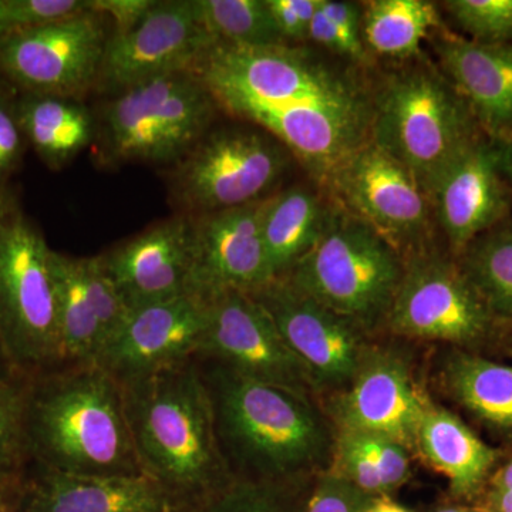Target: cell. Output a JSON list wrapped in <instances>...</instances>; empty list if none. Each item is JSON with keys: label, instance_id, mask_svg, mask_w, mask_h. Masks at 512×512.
I'll return each instance as SVG.
<instances>
[{"label": "cell", "instance_id": "d590c367", "mask_svg": "<svg viewBox=\"0 0 512 512\" xmlns=\"http://www.w3.org/2000/svg\"><path fill=\"white\" fill-rule=\"evenodd\" d=\"M13 30L37 28L92 12L90 0H6Z\"/></svg>", "mask_w": 512, "mask_h": 512}, {"label": "cell", "instance_id": "7a4b0ae2", "mask_svg": "<svg viewBox=\"0 0 512 512\" xmlns=\"http://www.w3.org/2000/svg\"><path fill=\"white\" fill-rule=\"evenodd\" d=\"M215 433L234 480L299 481L332 463L336 430L313 397L198 360Z\"/></svg>", "mask_w": 512, "mask_h": 512}, {"label": "cell", "instance_id": "816d5d0a", "mask_svg": "<svg viewBox=\"0 0 512 512\" xmlns=\"http://www.w3.org/2000/svg\"><path fill=\"white\" fill-rule=\"evenodd\" d=\"M173 512H183V511H173Z\"/></svg>", "mask_w": 512, "mask_h": 512}, {"label": "cell", "instance_id": "f546056e", "mask_svg": "<svg viewBox=\"0 0 512 512\" xmlns=\"http://www.w3.org/2000/svg\"><path fill=\"white\" fill-rule=\"evenodd\" d=\"M456 261L495 319L512 328V220L474 239Z\"/></svg>", "mask_w": 512, "mask_h": 512}, {"label": "cell", "instance_id": "7dc6e473", "mask_svg": "<svg viewBox=\"0 0 512 512\" xmlns=\"http://www.w3.org/2000/svg\"><path fill=\"white\" fill-rule=\"evenodd\" d=\"M13 32L12 25L9 22L8 8H6V0H0V40Z\"/></svg>", "mask_w": 512, "mask_h": 512}, {"label": "cell", "instance_id": "4fadbf2b", "mask_svg": "<svg viewBox=\"0 0 512 512\" xmlns=\"http://www.w3.org/2000/svg\"><path fill=\"white\" fill-rule=\"evenodd\" d=\"M195 359L306 396L319 393L309 370L286 345L264 306L249 293L227 291L208 301L207 329Z\"/></svg>", "mask_w": 512, "mask_h": 512}, {"label": "cell", "instance_id": "836d02e7", "mask_svg": "<svg viewBox=\"0 0 512 512\" xmlns=\"http://www.w3.org/2000/svg\"><path fill=\"white\" fill-rule=\"evenodd\" d=\"M439 6L471 42L512 45V0H446Z\"/></svg>", "mask_w": 512, "mask_h": 512}, {"label": "cell", "instance_id": "8d00e7d4", "mask_svg": "<svg viewBox=\"0 0 512 512\" xmlns=\"http://www.w3.org/2000/svg\"><path fill=\"white\" fill-rule=\"evenodd\" d=\"M375 497L330 471L313 480L305 512H366Z\"/></svg>", "mask_w": 512, "mask_h": 512}, {"label": "cell", "instance_id": "681fc988", "mask_svg": "<svg viewBox=\"0 0 512 512\" xmlns=\"http://www.w3.org/2000/svg\"><path fill=\"white\" fill-rule=\"evenodd\" d=\"M10 503L9 498L0 497V512H10Z\"/></svg>", "mask_w": 512, "mask_h": 512}, {"label": "cell", "instance_id": "d6986e66", "mask_svg": "<svg viewBox=\"0 0 512 512\" xmlns=\"http://www.w3.org/2000/svg\"><path fill=\"white\" fill-rule=\"evenodd\" d=\"M271 195L241 207L194 217L190 295L207 302L227 291L252 295L275 281L262 232Z\"/></svg>", "mask_w": 512, "mask_h": 512}, {"label": "cell", "instance_id": "603a6c76", "mask_svg": "<svg viewBox=\"0 0 512 512\" xmlns=\"http://www.w3.org/2000/svg\"><path fill=\"white\" fill-rule=\"evenodd\" d=\"M416 451L447 478L450 498L464 503H476L500 466V450L488 446L460 417L430 399Z\"/></svg>", "mask_w": 512, "mask_h": 512}, {"label": "cell", "instance_id": "9a60e30c", "mask_svg": "<svg viewBox=\"0 0 512 512\" xmlns=\"http://www.w3.org/2000/svg\"><path fill=\"white\" fill-rule=\"evenodd\" d=\"M215 43L195 0L156 2L133 29L107 40L99 82L121 93L165 74L195 72Z\"/></svg>", "mask_w": 512, "mask_h": 512}, {"label": "cell", "instance_id": "83f0119b", "mask_svg": "<svg viewBox=\"0 0 512 512\" xmlns=\"http://www.w3.org/2000/svg\"><path fill=\"white\" fill-rule=\"evenodd\" d=\"M15 111L23 136L49 167L69 164L92 141V114L76 100L28 93Z\"/></svg>", "mask_w": 512, "mask_h": 512}, {"label": "cell", "instance_id": "3957f363", "mask_svg": "<svg viewBox=\"0 0 512 512\" xmlns=\"http://www.w3.org/2000/svg\"><path fill=\"white\" fill-rule=\"evenodd\" d=\"M120 386L141 473L173 511L197 512L234 483L197 359Z\"/></svg>", "mask_w": 512, "mask_h": 512}, {"label": "cell", "instance_id": "8fae6325", "mask_svg": "<svg viewBox=\"0 0 512 512\" xmlns=\"http://www.w3.org/2000/svg\"><path fill=\"white\" fill-rule=\"evenodd\" d=\"M328 192L340 207L375 228L404 258L434 247L439 231L429 195L412 171L373 141L336 171Z\"/></svg>", "mask_w": 512, "mask_h": 512}, {"label": "cell", "instance_id": "30bf717a", "mask_svg": "<svg viewBox=\"0 0 512 512\" xmlns=\"http://www.w3.org/2000/svg\"><path fill=\"white\" fill-rule=\"evenodd\" d=\"M384 328L404 338L476 348L510 335L495 319L447 249L430 248L406 258L402 285Z\"/></svg>", "mask_w": 512, "mask_h": 512}, {"label": "cell", "instance_id": "e575fe53", "mask_svg": "<svg viewBox=\"0 0 512 512\" xmlns=\"http://www.w3.org/2000/svg\"><path fill=\"white\" fill-rule=\"evenodd\" d=\"M82 261L84 284L94 315L99 322L104 348L123 328L130 315V309L127 308L123 296L107 272L101 255L82 258Z\"/></svg>", "mask_w": 512, "mask_h": 512}, {"label": "cell", "instance_id": "f35d334b", "mask_svg": "<svg viewBox=\"0 0 512 512\" xmlns=\"http://www.w3.org/2000/svg\"><path fill=\"white\" fill-rule=\"evenodd\" d=\"M25 136L19 126L15 107L0 99V187L19 167Z\"/></svg>", "mask_w": 512, "mask_h": 512}, {"label": "cell", "instance_id": "5bb4252c", "mask_svg": "<svg viewBox=\"0 0 512 512\" xmlns=\"http://www.w3.org/2000/svg\"><path fill=\"white\" fill-rule=\"evenodd\" d=\"M251 296L264 306L286 345L309 370L318 392L335 394L352 382L373 346L367 330L313 301L284 278Z\"/></svg>", "mask_w": 512, "mask_h": 512}, {"label": "cell", "instance_id": "ffe728a7", "mask_svg": "<svg viewBox=\"0 0 512 512\" xmlns=\"http://www.w3.org/2000/svg\"><path fill=\"white\" fill-rule=\"evenodd\" d=\"M195 258L194 217L158 222L101 255L130 311L190 295Z\"/></svg>", "mask_w": 512, "mask_h": 512}, {"label": "cell", "instance_id": "277c9868", "mask_svg": "<svg viewBox=\"0 0 512 512\" xmlns=\"http://www.w3.org/2000/svg\"><path fill=\"white\" fill-rule=\"evenodd\" d=\"M29 457L80 476H143L116 379L97 365L29 376L25 412Z\"/></svg>", "mask_w": 512, "mask_h": 512}, {"label": "cell", "instance_id": "60d3db41", "mask_svg": "<svg viewBox=\"0 0 512 512\" xmlns=\"http://www.w3.org/2000/svg\"><path fill=\"white\" fill-rule=\"evenodd\" d=\"M476 504L485 512H512V488L487 487Z\"/></svg>", "mask_w": 512, "mask_h": 512}, {"label": "cell", "instance_id": "44dd1931", "mask_svg": "<svg viewBox=\"0 0 512 512\" xmlns=\"http://www.w3.org/2000/svg\"><path fill=\"white\" fill-rule=\"evenodd\" d=\"M427 42L434 62L467 100L493 141L512 138V45H478L447 28Z\"/></svg>", "mask_w": 512, "mask_h": 512}, {"label": "cell", "instance_id": "4316f807", "mask_svg": "<svg viewBox=\"0 0 512 512\" xmlns=\"http://www.w3.org/2000/svg\"><path fill=\"white\" fill-rule=\"evenodd\" d=\"M454 402L488 429L512 439V366L467 350L448 355L441 372Z\"/></svg>", "mask_w": 512, "mask_h": 512}, {"label": "cell", "instance_id": "f6af8a7d", "mask_svg": "<svg viewBox=\"0 0 512 512\" xmlns=\"http://www.w3.org/2000/svg\"><path fill=\"white\" fill-rule=\"evenodd\" d=\"M495 143H497L498 150H500L501 168H503L505 178H507L512 188V138L507 141H500V143L495 141Z\"/></svg>", "mask_w": 512, "mask_h": 512}, {"label": "cell", "instance_id": "6da1fadb", "mask_svg": "<svg viewBox=\"0 0 512 512\" xmlns=\"http://www.w3.org/2000/svg\"><path fill=\"white\" fill-rule=\"evenodd\" d=\"M375 69L308 43L281 45L254 96L227 113L284 144L309 181L328 192L336 171L372 136Z\"/></svg>", "mask_w": 512, "mask_h": 512}, {"label": "cell", "instance_id": "8992f818", "mask_svg": "<svg viewBox=\"0 0 512 512\" xmlns=\"http://www.w3.org/2000/svg\"><path fill=\"white\" fill-rule=\"evenodd\" d=\"M404 271L402 252L335 201L318 242L284 279L373 333L386 323Z\"/></svg>", "mask_w": 512, "mask_h": 512}, {"label": "cell", "instance_id": "484cf974", "mask_svg": "<svg viewBox=\"0 0 512 512\" xmlns=\"http://www.w3.org/2000/svg\"><path fill=\"white\" fill-rule=\"evenodd\" d=\"M412 453L383 434L336 430L328 471L372 497H392L413 476Z\"/></svg>", "mask_w": 512, "mask_h": 512}, {"label": "cell", "instance_id": "d4e9b609", "mask_svg": "<svg viewBox=\"0 0 512 512\" xmlns=\"http://www.w3.org/2000/svg\"><path fill=\"white\" fill-rule=\"evenodd\" d=\"M443 28V12L431 0L362 2L363 43L377 64L402 63L424 55L423 43Z\"/></svg>", "mask_w": 512, "mask_h": 512}, {"label": "cell", "instance_id": "4dcf8cb0", "mask_svg": "<svg viewBox=\"0 0 512 512\" xmlns=\"http://www.w3.org/2000/svg\"><path fill=\"white\" fill-rule=\"evenodd\" d=\"M198 18L212 39L227 45H286L265 0H195Z\"/></svg>", "mask_w": 512, "mask_h": 512}, {"label": "cell", "instance_id": "ab89813d", "mask_svg": "<svg viewBox=\"0 0 512 512\" xmlns=\"http://www.w3.org/2000/svg\"><path fill=\"white\" fill-rule=\"evenodd\" d=\"M157 0H90L92 12L110 16L114 20V33L133 29L156 5Z\"/></svg>", "mask_w": 512, "mask_h": 512}, {"label": "cell", "instance_id": "2e32d148", "mask_svg": "<svg viewBox=\"0 0 512 512\" xmlns=\"http://www.w3.org/2000/svg\"><path fill=\"white\" fill-rule=\"evenodd\" d=\"M207 323L208 302L195 295L133 309L96 365L120 384L183 365L197 357Z\"/></svg>", "mask_w": 512, "mask_h": 512}, {"label": "cell", "instance_id": "bcb514c9", "mask_svg": "<svg viewBox=\"0 0 512 512\" xmlns=\"http://www.w3.org/2000/svg\"><path fill=\"white\" fill-rule=\"evenodd\" d=\"M15 367L10 363L8 353H6L5 346H3L2 339H0V382L5 379H9L13 375H16Z\"/></svg>", "mask_w": 512, "mask_h": 512}, {"label": "cell", "instance_id": "e0dca14e", "mask_svg": "<svg viewBox=\"0 0 512 512\" xmlns=\"http://www.w3.org/2000/svg\"><path fill=\"white\" fill-rule=\"evenodd\" d=\"M427 402L406 360L372 346L352 382L333 394L329 414L336 430L383 434L416 451Z\"/></svg>", "mask_w": 512, "mask_h": 512}, {"label": "cell", "instance_id": "ba28073f", "mask_svg": "<svg viewBox=\"0 0 512 512\" xmlns=\"http://www.w3.org/2000/svg\"><path fill=\"white\" fill-rule=\"evenodd\" d=\"M218 109L195 72L137 84L107 106V154L120 163L175 165L211 130Z\"/></svg>", "mask_w": 512, "mask_h": 512}, {"label": "cell", "instance_id": "b9f144b4", "mask_svg": "<svg viewBox=\"0 0 512 512\" xmlns=\"http://www.w3.org/2000/svg\"><path fill=\"white\" fill-rule=\"evenodd\" d=\"M426 512H485L480 505L476 503H464V501L453 500V498H448V500L441 501V503H437L431 505L429 510Z\"/></svg>", "mask_w": 512, "mask_h": 512}, {"label": "cell", "instance_id": "5b68a950", "mask_svg": "<svg viewBox=\"0 0 512 512\" xmlns=\"http://www.w3.org/2000/svg\"><path fill=\"white\" fill-rule=\"evenodd\" d=\"M483 137L467 100L427 53L373 70L370 141L412 171L427 195Z\"/></svg>", "mask_w": 512, "mask_h": 512}, {"label": "cell", "instance_id": "7402d4cb", "mask_svg": "<svg viewBox=\"0 0 512 512\" xmlns=\"http://www.w3.org/2000/svg\"><path fill=\"white\" fill-rule=\"evenodd\" d=\"M10 512H173L144 476H80L39 466L22 480Z\"/></svg>", "mask_w": 512, "mask_h": 512}, {"label": "cell", "instance_id": "c3c4849f", "mask_svg": "<svg viewBox=\"0 0 512 512\" xmlns=\"http://www.w3.org/2000/svg\"><path fill=\"white\" fill-rule=\"evenodd\" d=\"M9 204L10 200L8 195H6V192L3 191V187H0V218H2V215L5 214L6 208H8Z\"/></svg>", "mask_w": 512, "mask_h": 512}, {"label": "cell", "instance_id": "ac0fdd59", "mask_svg": "<svg viewBox=\"0 0 512 512\" xmlns=\"http://www.w3.org/2000/svg\"><path fill=\"white\" fill-rule=\"evenodd\" d=\"M437 231L457 258L474 241L512 220V188L497 143L487 136L457 158L429 194Z\"/></svg>", "mask_w": 512, "mask_h": 512}, {"label": "cell", "instance_id": "d6a6232c", "mask_svg": "<svg viewBox=\"0 0 512 512\" xmlns=\"http://www.w3.org/2000/svg\"><path fill=\"white\" fill-rule=\"evenodd\" d=\"M315 478L299 481L235 480L197 512H305Z\"/></svg>", "mask_w": 512, "mask_h": 512}, {"label": "cell", "instance_id": "f907efd6", "mask_svg": "<svg viewBox=\"0 0 512 512\" xmlns=\"http://www.w3.org/2000/svg\"><path fill=\"white\" fill-rule=\"evenodd\" d=\"M510 335L512 336V328H511V332H510Z\"/></svg>", "mask_w": 512, "mask_h": 512}, {"label": "cell", "instance_id": "ee69618b", "mask_svg": "<svg viewBox=\"0 0 512 512\" xmlns=\"http://www.w3.org/2000/svg\"><path fill=\"white\" fill-rule=\"evenodd\" d=\"M366 512H413L404 505L397 503L393 497H375Z\"/></svg>", "mask_w": 512, "mask_h": 512}, {"label": "cell", "instance_id": "9c48e42d", "mask_svg": "<svg viewBox=\"0 0 512 512\" xmlns=\"http://www.w3.org/2000/svg\"><path fill=\"white\" fill-rule=\"evenodd\" d=\"M295 163L284 144L254 124L211 128L174 165L171 195L190 217L241 207L274 194Z\"/></svg>", "mask_w": 512, "mask_h": 512}, {"label": "cell", "instance_id": "74e56055", "mask_svg": "<svg viewBox=\"0 0 512 512\" xmlns=\"http://www.w3.org/2000/svg\"><path fill=\"white\" fill-rule=\"evenodd\" d=\"M286 45H306L320 0H265Z\"/></svg>", "mask_w": 512, "mask_h": 512}, {"label": "cell", "instance_id": "52a82bcc", "mask_svg": "<svg viewBox=\"0 0 512 512\" xmlns=\"http://www.w3.org/2000/svg\"><path fill=\"white\" fill-rule=\"evenodd\" d=\"M52 251L35 225L9 204L0 218V339L20 375L63 366Z\"/></svg>", "mask_w": 512, "mask_h": 512}, {"label": "cell", "instance_id": "f1b7e54d", "mask_svg": "<svg viewBox=\"0 0 512 512\" xmlns=\"http://www.w3.org/2000/svg\"><path fill=\"white\" fill-rule=\"evenodd\" d=\"M50 264L63 366L96 365L103 336L84 284L82 258L52 251Z\"/></svg>", "mask_w": 512, "mask_h": 512}, {"label": "cell", "instance_id": "1f68e13d", "mask_svg": "<svg viewBox=\"0 0 512 512\" xmlns=\"http://www.w3.org/2000/svg\"><path fill=\"white\" fill-rule=\"evenodd\" d=\"M28 382L29 376L20 373L0 382V497L10 501L22 483L29 457L25 433Z\"/></svg>", "mask_w": 512, "mask_h": 512}, {"label": "cell", "instance_id": "cb8c5ba5", "mask_svg": "<svg viewBox=\"0 0 512 512\" xmlns=\"http://www.w3.org/2000/svg\"><path fill=\"white\" fill-rule=\"evenodd\" d=\"M333 208L335 200L329 192L311 181L269 197L262 232L274 279L285 278L311 251L325 231Z\"/></svg>", "mask_w": 512, "mask_h": 512}, {"label": "cell", "instance_id": "7c38bea8", "mask_svg": "<svg viewBox=\"0 0 512 512\" xmlns=\"http://www.w3.org/2000/svg\"><path fill=\"white\" fill-rule=\"evenodd\" d=\"M101 16L18 29L0 40V70L26 93L77 100L99 83L107 37Z\"/></svg>", "mask_w": 512, "mask_h": 512}, {"label": "cell", "instance_id": "7bdbcfd3", "mask_svg": "<svg viewBox=\"0 0 512 512\" xmlns=\"http://www.w3.org/2000/svg\"><path fill=\"white\" fill-rule=\"evenodd\" d=\"M487 487L512 488V458L498 466L488 481Z\"/></svg>", "mask_w": 512, "mask_h": 512}]
</instances>
